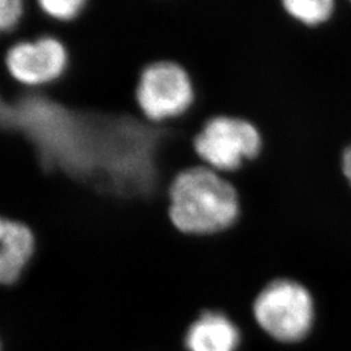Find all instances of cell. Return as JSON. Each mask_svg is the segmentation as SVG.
Instances as JSON below:
<instances>
[{"mask_svg":"<svg viewBox=\"0 0 351 351\" xmlns=\"http://www.w3.org/2000/svg\"><path fill=\"white\" fill-rule=\"evenodd\" d=\"M252 311L255 320L274 339L281 342L301 341L314 323V298L298 280L277 277L258 293Z\"/></svg>","mask_w":351,"mask_h":351,"instance_id":"cell-3","label":"cell"},{"mask_svg":"<svg viewBox=\"0 0 351 351\" xmlns=\"http://www.w3.org/2000/svg\"><path fill=\"white\" fill-rule=\"evenodd\" d=\"M68 64V52L55 38L20 42L5 56V65L14 80L25 85H43L58 80Z\"/></svg>","mask_w":351,"mask_h":351,"instance_id":"cell-5","label":"cell"},{"mask_svg":"<svg viewBox=\"0 0 351 351\" xmlns=\"http://www.w3.org/2000/svg\"><path fill=\"white\" fill-rule=\"evenodd\" d=\"M36 247L32 230L23 223L0 216V284L16 282Z\"/></svg>","mask_w":351,"mask_h":351,"instance_id":"cell-6","label":"cell"},{"mask_svg":"<svg viewBox=\"0 0 351 351\" xmlns=\"http://www.w3.org/2000/svg\"><path fill=\"white\" fill-rule=\"evenodd\" d=\"M42 11L49 14L53 20L69 21L75 19L82 10L86 7V3L82 0H45L39 3Z\"/></svg>","mask_w":351,"mask_h":351,"instance_id":"cell-9","label":"cell"},{"mask_svg":"<svg viewBox=\"0 0 351 351\" xmlns=\"http://www.w3.org/2000/svg\"><path fill=\"white\" fill-rule=\"evenodd\" d=\"M191 149L198 163L233 176L261 158L264 136L258 124L245 116L211 113L194 132Z\"/></svg>","mask_w":351,"mask_h":351,"instance_id":"cell-2","label":"cell"},{"mask_svg":"<svg viewBox=\"0 0 351 351\" xmlns=\"http://www.w3.org/2000/svg\"><path fill=\"white\" fill-rule=\"evenodd\" d=\"M339 169L346 184L351 189V141L343 146L339 155Z\"/></svg>","mask_w":351,"mask_h":351,"instance_id":"cell-11","label":"cell"},{"mask_svg":"<svg viewBox=\"0 0 351 351\" xmlns=\"http://www.w3.org/2000/svg\"><path fill=\"white\" fill-rule=\"evenodd\" d=\"M350 3H351V0H350Z\"/></svg>","mask_w":351,"mask_h":351,"instance_id":"cell-12","label":"cell"},{"mask_svg":"<svg viewBox=\"0 0 351 351\" xmlns=\"http://www.w3.org/2000/svg\"><path fill=\"white\" fill-rule=\"evenodd\" d=\"M291 21L306 29H320L330 24L339 12V0H280Z\"/></svg>","mask_w":351,"mask_h":351,"instance_id":"cell-8","label":"cell"},{"mask_svg":"<svg viewBox=\"0 0 351 351\" xmlns=\"http://www.w3.org/2000/svg\"><path fill=\"white\" fill-rule=\"evenodd\" d=\"M185 343L189 351H236L239 332L226 315L207 311L189 328Z\"/></svg>","mask_w":351,"mask_h":351,"instance_id":"cell-7","label":"cell"},{"mask_svg":"<svg viewBox=\"0 0 351 351\" xmlns=\"http://www.w3.org/2000/svg\"><path fill=\"white\" fill-rule=\"evenodd\" d=\"M24 13L20 0H0V33L10 32L19 24Z\"/></svg>","mask_w":351,"mask_h":351,"instance_id":"cell-10","label":"cell"},{"mask_svg":"<svg viewBox=\"0 0 351 351\" xmlns=\"http://www.w3.org/2000/svg\"><path fill=\"white\" fill-rule=\"evenodd\" d=\"M167 213L177 233L213 239L239 224L242 198L232 177L197 162L181 168L171 180Z\"/></svg>","mask_w":351,"mask_h":351,"instance_id":"cell-1","label":"cell"},{"mask_svg":"<svg viewBox=\"0 0 351 351\" xmlns=\"http://www.w3.org/2000/svg\"><path fill=\"white\" fill-rule=\"evenodd\" d=\"M137 101L149 120L163 123L191 112L198 103V88L189 68L177 60L164 59L142 71Z\"/></svg>","mask_w":351,"mask_h":351,"instance_id":"cell-4","label":"cell"}]
</instances>
